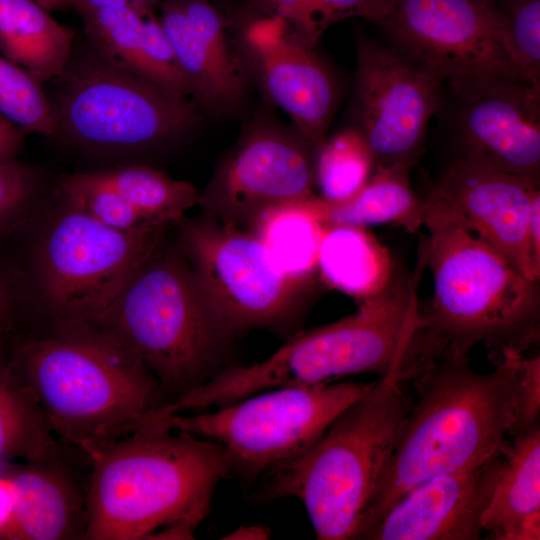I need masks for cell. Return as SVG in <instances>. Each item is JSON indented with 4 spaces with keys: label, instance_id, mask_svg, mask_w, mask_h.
Instances as JSON below:
<instances>
[{
    "label": "cell",
    "instance_id": "obj_20",
    "mask_svg": "<svg viewBox=\"0 0 540 540\" xmlns=\"http://www.w3.org/2000/svg\"><path fill=\"white\" fill-rule=\"evenodd\" d=\"M44 459L9 470L15 503L8 540L82 539L86 501L60 469Z\"/></svg>",
    "mask_w": 540,
    "mask_h": 540
},
{
    "label": "cell",
    "instance_id": "obj_10",
    "mask_svg": "<svg viewBox=\"0 0 540 540\" xmlns=\"http://www.w3.org/2000/svg\"><path fill=\"white\" fill-rule=\"evenodd\" d=\"M53 107L57 132L95 153L159 148L197 124L191 99H178L153 82L107 60L96 50L71 62Z\"/></svg>",
    "mask_w": 540,
    "mask_h": 540
},
{
    "label": "cell",
    "instance_id": "obj_12",
    "mask_svg": "<svg viewBox=\"0 0 540 540\" xmlns=\"http://www.w3.org/2000/svg\"><path fill=\"white\" fill-rule=\"evenodd\" d=\"M499 24L495 0H394L380 25L393 49L463 99L530 84L506 53Z\"/></svg>",
    "mask_w": 540,
    "mask_h": 540
},
{
    "label": "cell",
    "instance_id": "obj_7",
    "mask_svg": "<svg viewBox=\"0 0 540 540\" xmlns=\"http://www.w3.org/2000/svg\"><path fill=\"white\" fill-rule=\"evenodd\" d=\"M94 326L178 395L228 366L233 338L211 311L179 245L168 247L166 240L132 273Z\"/></svg>",
    "mask_w": 540,
    "mask_h": 540
},
{
    "label": "cell",
    "instance_id": "obj_37",
    "mask_svg": "<svg viewBox=\"0 0 540 540\" xmlns=\"http://www.w3.org/2000/svg\"><path fill=\"white\" fill-rule=\"evenodd\" d=\"M527 237L532 266L540 278V190L534 194L531 201Z\"/></svg>",
    "mask_w": 540,
    "mask_h": 540
},
{
    "label": "cell",
    "instance_id": "obj_39",
    "mask_svg": "<svg viewBox=\"0 0 540 540\" xmlns=\"http://www.w3.org/2000/svg\"><path fill=\"white\" fill-rule=\"evenodd\" d=\"M131 4L129 0H75L74 7L81 15L104 8L124 7Z\"/></svg>",
    "mask_w": 540,
    "mask_h": 540
},
{
    "label": "cell",
    "instance_id": "obj_18",
    "mask_svg": "<svg viewBox=\"0 0 540 540\" xmlns=\"http://www.w3.org/2000/svg\"><path fill=\"white\" fill-rule=\"evenodd\" d=\"M159 21L198 110L218 117L237 113L252 82L223 12L209 0H165Z\"/></svg>",
    "mask_w": 540,
    "mask_h": 540
},
{
    "label": "cell",
    "instance_id": "obj_36",
    "mask_svg": "<svg viewBox=\"0 0 540 540\" xmlns=\"http://www.w3.org/2000/svg\"><path fill=\"white\" fill-rule=\"evenodd\" d=\"M15 503V487L9 472L0 473V540H8Z\"/></svg>",
    "mask_w": 540,
    "mask_h": 540
},
{
    "label": "cell",
    "instance_id": "obj_27",
    "mask_svg": "<svg viewBox=\"0 0 540 540\" xmlns=\"http://www.w3.org/2000/svg\"><path fill=\"white\" fill-rule=\"evenodd\" d=\"M58 448L41 409L12 372L0 346V462L49 459Z\"/></svg>",
    "mask_w": 540,
    "mask_h": 540
},
{
    "label": "cell",
    "instance_id": "obj_5",
    "mask_svg": "<svg viewBox=\"0 0 540 540\" xmlns=\"http://www.w3.org/2000/svg\"><path fill=\"white\" fill-rule=\"evenodd\" d=\"M424 227L420 247L433 295L427 309L420 308L423 346L468 356L484 344L491 360L506 349L526 353L539 339V281L455 224L427 216Z\"/></svg>",
    "mask_w": 540,
    "mask_h": 540
},
{
    "label": "cell",
    "instance_id": "obj_24",
    "mask_svg": "<svg viewBox=\"0 0 540 540\" xmlns=\"http://www.w3.org/2000/svg\"><path fill=\"white\" fill-rule=\"evenodd\" d=\"M325 202L319 196L271 206L247 226L287 276L314 283L326 227Z\"/></svg>",
    "mask_w": 540,
    "mask_h": 540
},
{
    "label": "cell",
    "instance_id": "obj_16",
    "mask_svg": "<svg viewBox=\"0 0 540 540\" xmlns=\"http://www.w3.org/2000/svg\"><path fill=\"white\" fill-rule=\"evenodd\" d=\"M540 179L493 172L450 160L424 193L425 218L455 224L489 244L532 281L528 219Z\"/></svg>",
    "mask_w": 540,
    "mask_h": 540
},
{
    "label": "cell",
    "instance_id": "obj_34",
    "mask_svg": "<svg viewBox=\"0 0 540 540\" xmlns=\"http://www.w3.org/2000/svg\"><path fill=\"white\" fill-rule=\"evenodd\" d=\"M27 307L20 268L0 255V346L16 330Z\"/></svg>",
    "mask_w": 540,
    "mask_h": 540
},
{
    "label": "cell",
    "instance_id": "obj_38",
    "mask_svg": "<svg viewBox=\"0 0 540 540\" xmlns=\"http://www.w3.org/2000/svg\"><path fill=\"white\" fill-rule=\"evenodd\" d=\"M271 538V529L262 524L240 526L221 539L226 540H265Z\"/></svg>",
    "mask_w": 540,
    "mask_h": 540
},
{
    "label": "cell",
    "instance_id": "obj_11",
    "mask_svg": "<svg viewBox=\"0 0 540 540\" xmlns=\"http://www.w3.org/2000/svg\"><path fill=\"white\" fill-rule=\"evenodd\" d=\"M178 245L217 321L235 338L253 329L288 334L314 283L287 276L248 229L202 216L176 226Z\"/></svg>",
    "mask_w": 540,
    "mask_h": 540
},
{
    "label": "cell",
    "instance_id": "obj_41",
    "mask_svg": "<svg viewBox=\"0 0 540 540\" xmlns=\"http://www.w3.org/2000/svg\"><path fill=\"white\" fill-rule=\"evenodd\" d=\"M129 2L143 9L152 10L159 0H129Z\"/></svg>",
    "mask_w": 540,
    "mask_h": 540
},
{
    "label": "cell",
    "instance_id": "obj_1",
    "mask_svg": "<svg viewBox=\"0 0 540 540\" xmlns=\"http://www.w3.org/2000/svg\"><path fill=\"white\" fill-rule=\"evenodd\" d=\"M492 361L494 369L480 373L468 356L440 352L411 366L410 406L356 539L422 482L505 454L539 423V356L507 349Z\"/></svg>",
    "mask_w": 540,
    "mask_h": 540
},
{
    "label": "cell",
    "instance_id": "obj_30",
    "mask_svg": "<svg viewBox=\"0 0 540 540\" xmlns=\"http://www.w3.org/2000/svg\"><path fill=\"white\" fill-rule=\"evenodd\" d=\"M315 153V184L331 205L354 197L375 170L367 144L352 126L326 138Z\"/></svg>",
    "mask_w": 540,
    "mask_h": 540
},
{
    "label": "cell",
    "instance_id": "obj_31",
    "mask_svg": "<svg viewBox=\"0 0 540 540\" xmlns=\"http://www.w3.org/2000/svg\"><path fill=\"white\" fill-rule=\"evenodd\" d=\"M57 195L101 224L123 233L176 226L149 219L117 193L86 181L80 173L63 177Z\"/></svg>",
    "mask_w": 540,
    "mask_h": 540
},
{
    "label": "cell",
    "instance_id": "obj_8",
    "mask_svg": "<svg viewBox=\"0 0 540 540\" xmlns=\"http://www.w3.org/2000/svg\"><path fill=\"white\" fill-rule=\"evenodd\" d=\"M57 198L32 242L28 272L21 271L27 303L36 306L52 328L94 325L176 226L123 233Z\"/></svg>",
    "mask_w": 540,
    "mask_h": 540
},
{
    "label": "cell",
    "instance_id": "obj_15",
    "mask_svg": "<svg viewBox=\"0 0 540 540\" xmlns=\"http://www.w3.org/2000/svg\"><path fill=\"white\" fill-rule=\"evenodd\" d=\"M237 48L265 96L292 120L316 151L325 141L336 103L332 74L309 45L273 14L239 9Z\"/></svg>",
    "mask_w": 540,
    "mask_h": 540
},
{
    "label": "cell",
    "instance_id": "obj_33",
    "mask_svg": "<svg viewBox=\"0 0 540 540\" xmlns=\"http://www.w3.org/2000/svg\"><path fill=\"white\" fill-rule=\"evenodd\" d=\"M44 178L18 160L0 164V237L30 222L42 202Z\"/></svg>",
    "mask_w": 540,
    "mask_h": 540
},
{
    "label": "cell",
    "instance_id": "obj_3",
    "mask_svg": "<svg viewBox=\"0 0 540 540\" xmlns=\"http://www.w3.org/2000/svg\"><path fill=\"white\" fill-rule=\"evenodd\" d=\"M7 359L54 435L88 459L164 403L144 363L94 325L18 338Z\"/></svg>",
    "mask_w": 540,
    "mask_h": 540
},
{
    "label": "cell",
    "instance_id": "obj_21",
    "mask_svg": "<svg viewBox=\"0 0 540 540\" xmlns=\"http://www.w3.org/2000/svg\"><path fill=\"white\" fill-rule=\"evenodd\" d=\"M481 524L486 539H540L539 423L519 433L505 453Z\"/></svg>",
    "mask_w": 540,
    "mask_h": 540
},
{
    "label": "cell",
    "instance_id": "obj_14",
    "mask_svg": "<svg viewBox=\"0 0 540 540\" xmlns=\"http://www.w3.org/2000/svg\"><path fill=\"white\" fill-rule=\"evenodd\" d=\"M313 151L297 132L250 126L199 192L203 216L246 228L271 206L315 196Z\"/></svg>",
    "mask_w": 540,
    "mask_h": 540
},
{
    "label": "cell",
    "instance_id": "obj_17",
    "mask_svg": "<svg viewBox=\"0 0 540 540\" xmlns=\"http://www.w3.org/2000/svg\"><path fill=\"white\" fill-rule=\"evenodd\" d=\"M451 100V160L540 179V89L516 84Z\"/></svg>",
    "mask_w": 540,
    "mask_h": 540
},
{
    "label": "cell",
    "instance_id": "obj_26",
    "mask_svg": "<svg viewBox=\"0 0 540 540\" xmlns=\"http://www.w3.org/2000/svg\"><path fill=\"white\" fill-rule=\"evenodd\" d=\"M88 182L117 193L149 219L177 225L198 205L199 191L189 182L144 165H123L80 173Z\"/></svg>",
    "mask_w": 540,
    "mask_h": 540
},
{
    "label": "cell",
    "instance_id": "obj_28",
    "mask_svg": "<svg viewBox=\"0 0 540 540\" xmlns=\"http://www.w3.org/2000/svg\"><path fill=\"white\" fill-rule=\"evenodd\" d=\"M246 11L280 17L290 32L314 46L331 25L353 17L381 24L394 0H240Z\"/></svg>",
    "mask_w": 540,
    "mask_h": 540
},
{
    "label": "cell",
    "instance_id": "obj_22",
    "mask_svg": "<svg viewBox=\"0 0 540 540\" xmlns=\"http://www.w3.org/2000/svg\"><path fill=\"white\" fill-rule=\"evenodd\" d=\"M74 32L33 0H0V52L41 83L60 78L71 58Z\"/></svg>",
    "mask_w": 540,
    "mask_h": 540
},
{
    "label": "cell",
    "instance_id": "obj_13",
    "mask_svg": "<svg viewBox=\"0 0 540 540\" xmlns=\"http://www.w3.org/2000/svg\"><path fill=\"white\" fill-rule=\"evenodd\" d=\"M445 102L443 85L393 48L368 37L356 43L352 127L376 168H412L424 151L431 118Z\"/></svg>",
    "mask_w": 540,
    "mask_h": 540
},
{
    "label": "cell",
    "instance_id": "obj_32",
    "mask_svg": "<svg viewBox=\"0 0 540 540\" xmlns=\"http://www.w3.org/2000/svg\"><path fill=\"white\" fill-rule=\"evenodd\" d=\"M502 45L514 66L540 89V0H495Z\"/></svg>",
    "mask_w": 540,
    "mask_h": 540
},
{
    "label": "cell",
    "instance_id": "obj_4",
    "mask_svg": "<svg viewBox=\"0 0 540 540\" xmlns=\"http://www.w3.org/2000/svg\"><path fill=\"white\" fill-rule=\"evenodd\" d=\"M425 269L419 248L413 271L396 266L386 287L361 301L356 312L294 334L261 362L226 366L189 391L187 404L207 410L281 386L331 383L365 373L384 378L399 372L418 350V290Z\"/></svg>",
    "mask_w": 540,
    "mask_h": 540
},
{
    "label": "cell",
    "instance_id": "obj_29",
    "mask_svg": "<svg viewBox=\"0 0 540 540\" xmlns=\"http://www.w3.org/2000/svg\"><path fill=\"white\" fill-rule=\"evenodd\" d=\"M150 11L131 3L81 17L85 32L100 55L156 84L144 43V18Z\"/></svg>",
    "mask_w": 540,
    "mask_h": 540
},
{
    "label": "cell",
    "instance_id": "obj_40",
    "mask_svg": "<svg viewBox=\"0 0 540 540\" xmlns=\"http://www.w3.org/2000/svg\"><path fill=\"white\" fill-rule=\"evenodd\" d=\"M47 11L64 10L74 7L75 0H33Z\"/></svg>",
    "mask_w": 540,
    "mask_h": 540
},
{
    "label": "cell",
    "instance_id": "obj_35",
    "mask_svg": "<svg viewBox=\"0 0 540 540\" xmlns=\"http://www.w3.org/2000/svg\"><path fill=\"white\" fill-rule=\"evenodd\" d=\"M23 144V130L0 112V164L17 161Z\"/></svg>",
    "mask_w": 540,
    "mask_h": 540
},
{
    "label": "cell",
    "instance_id": "obj_19",
    "mask_svg": "<svg viewBox=\"0 0 540 540\" xmlns=\"http://www.w3.org/2000/svg\"><path fill=\"white\" fill-rule=\"evenodd\" d=\"M507 452V451H506ZM505 454L469 470L434 476L400 498L366 540H478Z\"/></svg>",
    "mask_w": 540,
    "mask_h": 540
},
{
    "label": "cell",
    "instance_id": "obj_9",
    "mask_svg": "<svg viewBox=\"0 0 540 540\" xmlns=\"http://www.w3.org/2000/svg\"><path fill=\"white\" fill-rule=\"evenodd\" d=\"M373 383L281 386L221 407L149 417L143 423L219 444L229 460L230 475L248 481L269 475L305 454Z\"/></svg>",
    "mask_w": 540,
    "mask_h": 540
},
{
    "label": "cell",
    "instance_id": "obj_23",
    "mask_svg": "<svg viewBox=\"0 0 540 540\" xmlns=\"http://www.w3.org/2000/svg\"><path fill=\"white\" fill-rule=\"evenodd\" d=\"M395 269L389 250L366 227L326 225L317 273L328 287L361 302L381 292Z\"/></svg>",
    "mask_w": 540,
    "mask_h": 540
},
{
    "label": "cell",
    "instance_id": "obj_6",
    "mask_svg": "<svg viewBox=\"0 0 540 540\" xmlns=\"http://www.w3.org/2000/svg\"><path fill=\"white\" fill-rule=\"evenodd\" d=\"M411 401L405 369L377 378L301 457L275 470L253 497H294L319 540L356 539Z\"/></svg>",
    "mask_w": 540,
    "mask_h": 540
},
{
    "label": "cell",
    "instance_id": "obj_25",
    "mask_svg": "<svg viewBox=\"0 0 540 540\" xmlns=\"http://www.w3.org/2000/svg\"><path fill=\"white\" fill-rule=\"evenodd\" d=\"M411 168L393 165L376 168L364 187L340 204L325 201L327 224L369 226L394 224L410 233L424 227L425 208L410 181Z\"/></svg>",
    "mask_w": 540,
    "mask_h": 540
},
{
    "label": "cell",
    "instance_id": "obj_2",
    "mask_svg": "<svg viewBox=\"0 0 540 540\" xmlns=\"http://www.w3.org/2000/svg\"><path fill=\"white\" fill-rule=\"evenodd\" d=\"M82 539H193L230 463L217 443L144 423L89 458Z\"/></svg>",
    "mask_w": 540,
    "mask_h": 540
}]
</instances>
